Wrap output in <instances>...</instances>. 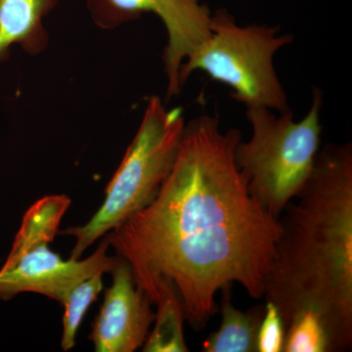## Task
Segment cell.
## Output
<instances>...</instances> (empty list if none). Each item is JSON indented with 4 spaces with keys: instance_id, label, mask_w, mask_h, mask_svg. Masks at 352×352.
Here are the masks:
<instances>
[{
    "instance_id": "6da1fadb",
    "label": "cell",
    "mask_w": 352,
    "mask_h": 352,
    "mask_svg": "<svg viewBox=\"0 0 352 352\" xmlns=\"http://www.w3.org/2000/svg\"><path fill=\"white\" fill-rule=\"evenodd\" d=\"M238 129L203 115L185 124L170 175L150 205L108 233L153 305L175 294L185 321L204 330L215 296L237 283L265 294L281 226L254 200L234 159Z\"/></svg>"
},
{
    "instance_id": "7a4b0ae2",
    "label": "cell",
    "mask_w": 352,
    "mask_h": 352,
    "mask_svg": "<svg viewBox=\"0 0 352 352\" xmlns=\"http://www.w3.org/2000/svg\"><path fill=\"white\" fill-rule=\"evenodd\" d=\"M281 234L266 286L285 332L310 310L320 318L329 352L352 346V145L319 150L309 177L280 215Z\"/></svg>"
},
{
    "instance_id": "3957f363",
    "label": "cell",
    "mask_w": 352,
    "mask_h": 352,
    "mask_svg": "<svg viewBox=\"0 0 352 352\" xmlns=\"http://www.w3.org/2000/svg\"><path fill=\"white\" fill-rule=\"evenodd\" d=\"M322 104L323 94L314 88L311 107L298 122L291 110L247 108L252 136L238 143L234 159L252 198L277 219L314 168L320 150Z\"/></svg>"
},
{
    "instance_id": "277c9868",
    "label": "cell",
    "mask_w": 352,
    "mask_h": 352,
    "mask_svg": "<svg viewBox=\"0 0 352 352\" xmlns=\"http://www.w3.org/2000/svg\"><path fill=\"white\" fill-rule=\"evenodd\" d=\"M185 124L182 108L166 109L160 97H150L101 207L83 226L60 231L76 238L71 258L80 259L87 248L154 201L175 164Z\"/></svg>"
},
{
    "instance_id": "5b68a950",
    "label": "cell",
    "mask_w": 352,
    "mask_h": 352,
    "mask_svg": "<svg viewBox=\"0 0 352 352\" xmlns=\"http://www.w3.org/2000/svg\"><path fill=\"white\" fill-rule=\"evenodd\" d=\"M268 25H240L226 9L210 18V34L182 64L180 87L192 74L203 72L231 89V97L245 108L264 107L277 113L291 110L274 68L275 54L293 43Z\"/></svg>"
},
{
    "instance_id": "8992f818",
    "label": "cell",
    "mask_w": 352,
    "mask_h": 352,
    "mask_svg": "<svg viewBox=\"0 0 352 352\" xmlns=\"http://www.w3.org/2000/svg\"><path fill=\"white\" fill-rule=\"evenodd\" d=\"M97 27L113 30L152 13L163 22L168 34L164 50L168 98L180 94L182 64L210 34V12L201 0H87Z\"/></svg>"
},
{
    "instance_id": "52a82bcc",
    "label": "cell",
    "mask_w": 352,
    "mask_h": 352,
    "mask_svg": "<svg viewBox=\"0 0 352 352\" xmlns=\"http://www.w3.org/2000/svg\"><path fill=\"white\" fill-rule=\"evenodd\" d=\"M96 251L85 259L64 261L48 245H41L21 256L9 267L0 270V300H9L22 293L47 296L62 305L69 292L98 271L110 273L118 261L109 256L108 234Z\"/></svg>"
},
{
    "instance_id": "ba28073f",
    "label": "cell",
    "mask_w": 352,
    "mask_h": 352,
    "mask_svg": "<svg viewBox=\"0 0 352 352\" xmlns=\"http://www.w3.org/2000/svg\"><path fill=\"white\" fill-rule=\"evenodd\" d=\"M110 273L112 284L106 289L88 339L97 352H133L144 344L156 312L134 281L126 261L118 256Z\"/></svg>"
},
{
    "instance_id": "9c48e42d",
    "label": "cell",
    "mask_w": 352,
    "mask_h": 352,
    "mask_svg": "<svg viewBox=\"0 0 352 352\" xmlns=\"http://www.w3.org/2000/svg\"><path fill=\"white\" fill-rule=\"evenodd\" d=\"M59 0H0V62L13 45L30 55L47 47L50 36L43 20Z\"/></svg>"
},
{
    "instance_id": "30bf717a",
    "label": "cell",
    "mask_w": 352,
    "mask_h": 352,
    "mask_svg": "<svg viewBox=\"0 0 352 352\" xmlns=\"http://www.w3.org/2000/svg\"><path fill=\"white\" fill-rule=\"evenodd\" d=\"M232 287L220 291L221 302L219 311L221 324L210 333L203 344L205 352H258L256 342L265 305H261L242 311L232 303Z\"/></svg>"
},
{
    "instance_id": "8fae6325",
    "label": "cell",
    "mask_w": 352,
    "mask_h": 352,
    "mask_svg": "<svg viewBox=\"0 0 352 352\" xmlns=\"http://www.w3.org/2000/svg\"><path fill=\"white\" fill-rule=\"evenodd\" d=\"M71 205L66 195L43 197L36 201L23 217L22 224L2 268L12 265L28 252L50 245L59 232L60 222Z\"/></svg>"
},
{
    "instance_id": "7c38bea8",
    "label": "cell",
    "mask_w": 352,
    "mask_h": 352,
    "mask_svg": "<svg viewBox=\"0 0 352 352\" xmlns=\"http://www.w3.org/2000/svg\"><path fill=\"white\" fill-rule=\"evenodd\" d=\"M154 328L148 335L144 352H187L183 324L184 315L175 294L164 296L156 303Z\"/></svg>"
},
{
    "instance_id": "4fadbf2b",
    "label": "cell",
    "mask_w": 352,
    "mask_h": 352,
    "mask_svg": "<svg viewBox=\"0 0 352 352\" xmlns=\"http://www.w3.org/2000/svg\"><path fill=\"white\" fill-rule=\"evenodd\" d=\"M104 273V271L94 273L69 292L63 305L65 310L61 346L64 351L75 347L76 332L82 325L85 315L103 289Z\"/></svg>"
},
{
    "instance_id": "5bb4252c",
    "label": "cell",
    "mask_w": 352,
    "mask_h": 352,
    "mask_svg": "<svg viewBox=\"0 0 352 352\" xmlns=\"http://www.w3.org/2000/svg\"><path fill=\"white\" fill-rule=\"evenodd\" d=\"M284 352H329L327 333L316 314L310 310L294 317L285 332Z\"/></svg>"
},
{
    "instance_id": "9a60e30c",
    "label": "cell",
    "mask_w": 352,
    "mask_h": 352,
    "mask_svg": "<svg viewBox=\"0 0 352 352\" xmlns=\"http://www.w3.org/2000/svg\"><path fill=\"white\" fill-rule=\"evenodd\" d=\"M263 321L258 333V352L283 351L285 327L279 310L274 303L266 302Z\"/></svg>"
}]
</instances>
